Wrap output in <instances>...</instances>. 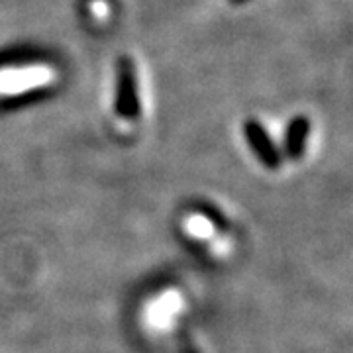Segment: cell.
<instances>
[{
    "label": "cell",
    "instance_id": "5",
    "mask_svg": "<svg viewBox=\"0 0 353 353\" xmlns=\"http://www.w3.org/2000/svg\"><path fill=\"white\" fill-rule=\"evenodd\" d=\"M310 134V122L304 116H296L287 128V141H285V150L289 153V157L299 159L306 150V139Z\"/></svg>",
    "mask_w": 353,
    "mask_h": 353
},
{
    "label": "cell",
    "instance_id": "6",
    "mask_svg": "<svg viewBox=\"0 0 353 353\" xmlns=\"http://www.w3.org/2000/svg\"><path fill=\"white\" fill-rule=\"evenodd\" d=\"M183 230L189 234L190 238L201 241H214L218 240L216 236L214 224L210 222V218L199 212H192V214L185 216L183 218Z\"/></svg>",
    "mask_w": 353,
    "mask_h": 353
},
{
    "label": "cell",
    "instance_id": "2",
    "mask_svg": "<svg viewBox=\"0 0 353 353\" xmlns=\"http://www.w3.org/2000/svg\"><path fill=\"white\" fill-rule=\"evenodd\" d=\"M185 308V299L179 290H165L148 303L143 310V320L153 332H167Z\"/></svg>",
    "mask_w": 353,
    "mask_h": 353
},
{
    "label": "cell",
    "instance_id": "1",
    "mask_svg": "<svg viewBox=\"0 0 353 353\" xmlns=\"http://www.w3.org/2000/svg\"><path fill=\"white\" fill-rule=\"evenodd\" d=\"M55 71L46 65L32 67H4L0 69V97H18L28 90L50 85Z\"/></svg>",
    "mask_w": 353,
    "mask_h": 353
},
{
    "label": "cell",
    "instance_id": "4",
    "mask_svg": "<svg viewBox=\"0 0 353 353\" xmlns=\"http://www.w3.org/2000/svg\"><path fill=\"white\" fill-rule=\"evenodd\" d=\"M243 132H245V139H248L250 148L259 157V161L267 165L269 169H277L279 163H281V153L275 148L271 136L265 132V128L255 120H248L243 126Z\"/></svg>",
    "mask_w": 353,
    "mask_h": 353
},
{
    "label": "cell",
    "instance_id": "3",
    "mask_svg": "<svg viewBox=\"0 0 353 353\" xmlns=\"http://www.w3.org/2000/svg\"><path fill=\"white\" fill-rule=\"evenodd\" d=\"M116 112L122 118H136L139 114L138 83L132 61L122 59L118 71V88H116Z\"/></svg>",
    "mask_w": 353,
    "mask_h": 353
}]
</instances>
